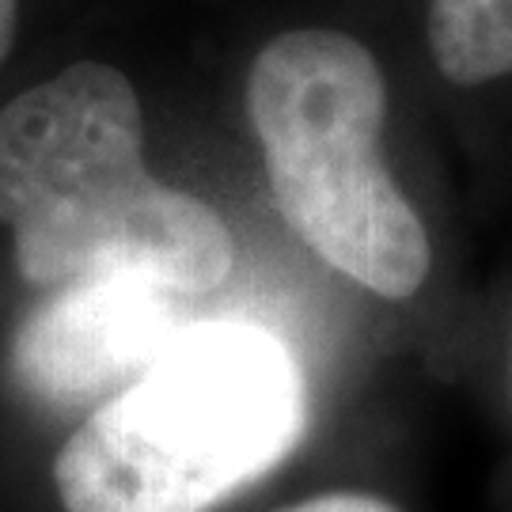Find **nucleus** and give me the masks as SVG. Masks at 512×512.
<instances>
[{
    "label": "nucleus",
    "instance_id": "f257e3e1",
    "mask_svg": "<svg viewBox=\"0 0 512 512\" xmlns=\"http://www.w3.org/2000/svg\"><path fill=\"white\" fill-rule=\"evenodd\" d=\"M0 224L19 274L50 293L152 277L194 300L236 262L213 205L148 175L137 92L103 61H76L0 110Z\"/></svg>",
    "mask_w": 512,
    "mask_h": 512
},
{
    "label": "nucleus",
    "instance_id": "0eeeda50",
    "mask_svg": "<svg viewBox=\"0 0 512 512\" xmlns=\"http://www.w3.org/2000/svg\"><path fill=\"white\" fill-rule=\"evenodd\" d=\"M16 38V0H0V61L12 50Z\"/></svg>",
    "mask_w": 512,
    "mask_h": 512
},
{
    "label": "nucleus",
    "instance_id": "f03ea898",
    "mask_svg": "<svg viewBox=\"0 0 512 512\" xmlns=\"http://www.w3.org/2000/svg\"><path fill=\"white\" fill-rule=\"evenodd\" d=\"M308 380L285 338L194 319L145 376L95 406L57 452L65 512H213L285 463Z\"/></svg>",
    "mask_w": 512,
    "mask_h": 512
},
{
    "label": "nucleus",
    "instance_id": "7ed1b4c3",
    "mask_svg": "<svg viewBox=\"0 0 512 512\" xmlns=\"http://www.w3.org/2000/svg\"><path fill=\"white\" fill-rule=\"evenodd\" d=\"M247 110L296 236L372 293H418L429 236L380 156L387 88L376 57L342 31H285L251 65Z\"/></svg>",
    "mask_w": 512,
    "mask_h": 512
},
{
    "label": "nucleus",
    "instance_id": "39448f33",
    "mask_svg": "<svg viewBox=\"0 0 512 512\" xmlns=\"http://www.w3.org/2000/svg\"><path fill=\"white\" fill-rule=\"evenodd\" d=\"M429 46L456 84L512 73V0H433Z\"/></svg>",
    "mask_w": 512,
    "mask_h": 512
},
{
    "label": "nucleus",
    "instance_id": "20e7f679",
    "mask_svg": "<svg viewBox=\"0 0 512 512\" xmlns=\"http://www.w3.org/2000/svg\"><path fill=\"white\" fill-rule=\"evenodd\" d=\"M194 323L190 296L152 277H95L54 289L16 330L12 376L38 403L118 395Z\"/></svg>",
    "mask_w": 512,
    "mask_h": 512
},
{
    "label": "nucleus",
    "instance_id": "423d86ee",
    "mask_svg": "<svg viewBox=\"0 0 512 512\" xmlns=\"http://www.w3.org/2000/svg\"><path fill=\"white\" fill-rule=\"evenodd\" d=\"M281 512H399V509L372 494H323V497H311V501H300V505L281 509Z\"/></svg>",
    "mask_w": 512,
    "mask_h": 512
}]
</instances>
